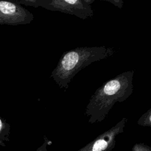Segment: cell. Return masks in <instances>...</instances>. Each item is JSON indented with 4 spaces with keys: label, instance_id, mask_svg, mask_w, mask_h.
<instances>
[{
    "label": "cell",
    "instance_id": "obj_1",
    "mask_svg": "<svg viewBox=\"0 0 151 151\" xmlns=\"http://www.w3.org/2000/svg\"><path fill=\"white\" fill-rule=\"evenodd\" d=\"M134 70L126 71L107 80L91 95L84 114L89 122L102 121L116 102L127 100L133 92Z\"/></svg>",
    "mask_w": 151,
    "mask_h": 151
},
{
    "label": "cell",
    "instance_id": "obj_2",
    "mask_svg": "<svg viewBox=\"0 0 151 151\" xmlns=\"http://www.w3.org/2000/svg\"><path fill=\"white\" fill-rule=\"evenodd\" d=\"M116 52L113 47H78L61 55L50 77L60 89L66 91L76 75L90 64L107 58Z\"/></svg>",
    "mask_w": 151,
    "mask_h": 151
},
{
    "label": "cell",
    "instance_id": "obj_3",
    "mask_svg": "<svg viewBox=\"0 0 151 151\" xmlns=\"http://www.w3.org/2000/svg\"><path fill=\"white\" fill-rule=\"evenodd\" d=\"M95 0H27L19 3L35 8L42 7L51 11H59L86 19L94 15L91 4Z\"/></svg>",
    "mask_w": 151,
    "mask_h": 151
},
{
    "label": "cell",
    "instance_id": "obj_4",
    "mask_svg": "<svg viewBox=\"0 0 151 151\" xmlns=\"http://www.w3.org/2000/svg\"><path fill=\"white\" fill-rule=\"evenodd\" d=\"M137 123L142 126H150L151 123V109L144 113L139 119Z\"/></svg>",
    "mask_w": 151,
    "mask_h": 151
},
{
    "label": "cell",
    "instance_id": "obj_5",
    "mask_svg": "<svg viewBox=\"0 0 151 151\" xmlns=\"http://www.w3.org/2000/svg\"><path fill=\"white\" fill-rule=\"evenodd\" d=\"M107 142L104 139L96 140L93 147V151H102L107 147Z\"/></svg>",
    "mask_w": 151,
    "mask_h": 151
},
{
    "label": "cell",
    "instance_id": "obj_6",
    "mask_svg": "<svg viewBox=\"0 0 151 151\" xmlns=\"http://www.w3.org/2000/svg\"><path fill=\"white\" fill-rule=\"evenodd\" d=\"M101 1L110 2L111 4H113L114 6H117L120 9L122 8L123 6V1L122 0H101Z\"/></svg>",
    "mask_w": 151,
    "mask_h": 151
},
{
    "label": "cell",
    "instance_id": "obj_7",
    "mask_svg": "<svg viewBox=\"0 0 151 151\" xmlns=\"http://www.w3.org/2000/svg\"><path fill=\"white\" fill-rule=\"evenodd\" d=\"M2 122H1V120L0 119V130H1V128H2Z\"/></svg>",
    "mask_w": 151,
    "mask_h": 151
}]
</instances>
